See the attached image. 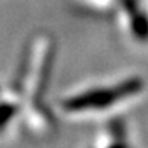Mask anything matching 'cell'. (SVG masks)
I'll return each instance as SVG.
<instances>
[{
	"instance_id": "cell-1",
	"label": "cell",
	"mask_w": 148,
	"mask_h": 148,
	"mask_svg": "<svg viewBox=\"0 0 148 148\" xmlns=\"http://www.w3.org/2000/svg\"><path fill=\"white\" fill-rule=\"evenodd\" d=\"M144 88V82L138 77L129 79L125 82L119 83L115 88L109 89H94L83 92L77 97L68 98L64 103V107L66 110H85V109H103V107L112 106L116 101L127 97H132L138 94Z\"/></svg>"
},
{
	"instance_id": "cell-2",
	"label": "cell",
	"mask_w": 148,
	"mask_h": 148,
	"mask_svg": "<svg viewBox=\"0 0 148 148\" xmlns=\"http://www.w3.org/2000/svg\"><path fill=\"white\" fill-rule=\"evenodd\" d=\"M130 18H132V29L134 35L140 39L148 38V18L142 12H139V9L130 14Z\"/></svg>"
}]
</instances>
